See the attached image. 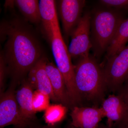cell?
I'll return each mask as SVG.
<instances>
[{
	"label": "cell",
	"mask_w": 128,
	"mask_h": 128,
	"mask_svg": "<svg viewBox=\"0 0 128 128\" xmlns=\"http://www.w3.org/2000/svg\"><path fill=\"white\" fill-rule=\"evenodd\" d=\"M22 14L32 23H38L41 21L39 1L36 0H16L14 1Z\"/></svg>",
	"instance_id": "2e32d148"
},
{
	"label": "cell",
	"mask_w": 128,
	"mask_h": 128,
	"mask_svg": "<svg viewBox=\"0 0 128 128\" xmlns=\"http://www.w3.org/2000/svg\"><path fill=\"white\" fill-rule=\"evenodd\" d=\"M30 124V121L22 116L13 91L9 90L2 94L0 102V128L12 125L25 128Z\"/></svg>",
	"instance_id": "52a82bcc"
},
{
	"label": "cell",
	"mask_w": 128,
	"mask_h": 128,
	"mask_svg": "<svg viewBox=\"0 0 128 128\" xmlns=\"http://www.w3.org/2000/svg\"><path fill=\"white\" fill-rule=\"evenodd\" d=\"M45 69L58 102L66 107H74V106L70 98L63 76L57 66L47 58Z\"/></svg>",
	"instance_id": "7c38bea8"
},
{
	"label": "cell",
	"mask_w": 128,
	"mask_h": 128,
	"mask_svg": "<svg viewBox=\"0 0 128 128\" xmlns=\"http://www.w3.org/2000/svg\"><path fill=\"white\" fill-rule=\"evenodd\" d=\"M118 11L102 10L96 12L91 19V38L96 56L106 52L115 32L124 20Z\"/></svg>",
	"instance_id": "3957f363"
},
{
	"label": "cell",
	"mask_w": 128,
	"mask_h": 128,
	"mask_svg": "<svg viewBox=\"0 0 128 128\" xmlns=\"http://www.w3.org/2000/svg\"><path fill=\"white\" fill-rule=\"evenodd\" d=\"M124 87L120 89L119 95L122 97L128 108V80Z\"/></svg>",
	"instance_id": "44dd1931"
},
{
	"label": "cell",
	"mask_w": 128,
	"mask_h": 128,
	"mask_svg": "<svg viewBox=\"0 0 128 128\" xmlns=\"http://www.w3.org/2000/svg\"><path fill=\"white\" fill-rule=\"evenodd\" d=\"M49 97L38 90L34 92L32 98V107L34 111L37 112L45 110L50 106Z\"/></svg>",
	"instance_id": "ac0fdd59"
},
{
	"label": "cell",
	"mask_w": 128,
	"mask_h": 128,
	"mask_svg": "<svg viewBox=\"0 0 128 128\" xmlns=\"http://www.w3.org/2000/svg\"><path fill=\"white\" fill-rule=\"evenodd\" d=\"M74 71L76 86L82 99L103 101L106 88L103 71L96 60L90 55L78 60Z\"/></svg>",
	"instance_id": "7a4b0ae2"
},
{
	"label": "cell",
	"mask_w": 128,
	"mask_h": 128,
	"mask_svg": "<svg viewBox=\"0 0 128 128\" xmlns=\"http://www.w3.org/2000/svg\"><path fill=\"white\" fill-rule=\"evenodd\" d=\"M106 60L102 68L106 89L116 92L128 80V44L119 53Z\"/></svg>",
	"instance_id": "5b68a950"
},
{
	"label": "cell",
	"mask_w": 128,
	"mask_h": 128,
	"mask_svg": "<svg viewBox=\"0 0 128 128\" xmlns=\"http://www.w3.org/2000/svg\"><path fill=\"white\" fill-rule=\"evenodd\" d=\"M1 30L2 38L7 40L2 54L12 75L20 78L42 58L41 48L30 30L19 22L4 24Z\"/></svg>",
	"instance_id": "6da1fadb"
},
{
	"label": "cell",
	"mask_w": 128,
	"mask_h": 128,
	"mask_svg": "<svg viewBox=\"0 0 128 128\" xmlns=\"http://www.w3.org/2000/svg\"><path fill=\"white\" fill-rule=\"evenodd\" d=\"M46 59L42 57L32 67L28 72V81L32 88H36L48 96L52 100L57 102L45 69Z\"/></svg>",
	"instance_id": "8fae6325"
},
{
	"label": "cell",
	"mask_w": 128,
	"mask_h": 128,
	"mask_svg": "<svg viewBox=\"0 0 128 128\" xmlns=\"http://www.w3.org/2000/svg\"><path fill=\"white\" fill-rule=\"evenodd\" d=\"M39 5L44 34L50 43L54 32L60 28L55 1L53 0H40Z\"/></svg>",
	"instance_id": "4fadbf2b"
},
{
	"label": "cell",
	"mask_w": 128,
	"mask_h": 128,
	"mask_svg": "<svg viewBox=\"0 0 128 128\" xmlns=\"http://www.w3.org/2000/svg\"><path fill=\"white\" fill-rule=\"evenodd\" d=\"M50 44L56 66L63 76L72 102L74 106L79 104L82 98L76 86L74 66L60 28L54 32Z\"/></svg>",
	"instance_id": "277c9868"
},
{
	"label": "cell",
	"mask_w": 128,
	"mask_h": 128,
	"mask_svg": "<svg viewBox=\"0 0 128 128\" xmlns=\"http://www.w3.org/2000/svg\"><path fill=\"white\" fill-rule=\"evenodd\" d=\"M99 2L107 7L128 10V0H101Z\"/></svg>",
	"instance_id": "d6986e66"
},
{
	"label": "cell",
	"mask_w": 128,
	"mask_h": 128,
	"mask_svg": "<svg viewBox=\"0 0 128 128\" xmlns=\"http://www.w3.org/2000/svg\"><path fill=\"white\" fill-rule=\"evenodd\" d=\"M32 88L28 81H25L16 94V100L22 116L30 121L34 119L36 113L32 107Z\"/></svg>",
	"instance_id": "5bb4252c"
},
{
	"label": "cell",
	"mask_w": 128,
	"mask_h": 128,
	"mask_svg": "<svg viewBox=\"0 0 128 128\" xmlns=\"http://www.w3.org/2000/svg\"><path fill=\"white\" fill-rule=\"evenodd\" d=\"M67 112V107L62 104L50 105L45 110L44 120L50 125L60 122L64 119Z\"/></svg>",
	"instance_id": "e0dca14e"
},
{
	"label": "cell",
	"mask_w": 128,
	"mask_h": 128,
	"mask_svg": "<svg viewBox=\"0 0 128 128\" xmlns=\"http://www.w3.org/2000/svg\"><path fill=\"white\" fill-rule=\"evenodd\" d=\"M58 3L63 30L68 38L71 36L81 19L86 2L84 0H60L58 1Z\"/></svg>",
	"instance_id": "ba28073f"
},
{
	"label": "cell",
	"mask_w": 128,
	"mask_h": 128,
	"mask_svg": "<svg viewBox=\"0 0 128 128\" xmlns=\"http://www.w3.org/2000/svg\"><path fill=\"white\" fill-rule=\"evenodd\" d=\"M128 42V18L124 19L118 26L106 52V59L119 53Z\"/></svg>",
	"instance_id": "9a60e30c"
},
{
	"label": "cell",
	"mask_w": 128,
	"mask_h": 128,
	"mask_svg": "<svg viewBox=\"0 0 128 128\" xmlns=\"http://www.w3.org/2000/svg\"><path fill=\"white\" fill-rule=\"evenodd\" d=\"M42 128H53V127H50V126H46V127H44Z\"/></svg>",
	"instance_id": "cb8c5ba5"
},
{
	"label": "cell",
	"mask_w": 128,
	"mask_h": 128,
	"mask_svg": "<svg viewBox=\"0 0 128 128\" xmlns=\"http://www.w3.org/2000/svg\"><path fill=\"white\" fill-rule=\"evenodd\" d=\"M124 128H128V124Z\"/></svg>",
	"instance_id": "d4e9b609"
},
{
	"label": "cell",
	"mask_w": 128,
	"mask_h": 128,
	"mask_svg": "<svg viewBox=\"0 0 128 128\" xmlns=\"http://www.w3.org/2000/svg\"><path fill=\"white\" fill-rule=\"evenodd\" d=\"M101 108L107 118L108 127L111 128L113 123L123 128L128 125V108L119 94L109 96L102 101Z\"/></svg>",
	"instance_id": "9c48e42d"
},
{
	"label": "cell",
	"mask_w": 128,
	"mask_h": 128,
	"mask_svg": "<svg viewBox=\"0 0 128 128\" xmlns=\"http://www.w3.org/2000/svg\"><path fill=\"white\" fill-rule=\"evenodd\" d=\"M5 62L3 56L2 54L0 56V92L2 91L4 86V81L5 73L6 69L5 66Z\"/></svg>",
	"instance_id": "ffe728a7"
},
{
	"label": "cell",
	"mask_w": 128,
	"mask_h": 128,
	"mask_svg": "<svg viewBox=\"0 0 128 128\" xmlns=\"http://www.w3.org/2000/svg\"><path fill=\"white\" fill-rule=\"evenodd\" d=\"M90 14L82 16L78 25L72 32L70 44L68 48L72 58L79 60L88 57L92 48L91 38V22Z\"/></svg>",
	"instance_id": "8992f818"
},
{
	"label": "cell",
	"mask_w": 128,
	"mask_h": 128,
	"mask_svg": "<svg viewBox=\"0 0 128 128\" xmlns=\"http://www.w3.org/2000/svg\"><path fill=\"white\" fill-rule=\"evenodd\" d=\"M99 128H111L110 127H108V125L106 126V125H104V124H100L99 125Z\"/></svg>",
	"instance_id": "7402d4cb"
},
{
	"label": "cell",
	"mask_w": 128,
	"mask_h": 128,
	"mask_svg": "<svg viewBox=\"0 0 128 128\" xmlns=\"http://www.w3.org/2000/svg\"><path fill=\"white\" fill-rule=\"evenodd\" d=\"M67 128H76V127H74V126H72V125L71 124H70V126H69Z\"/></svg>",
	"instance_id": "603a6c76"
},
{
	"label": "cell",
	"mask_w": 128,
	"mask_h": 128,
	"mask_svg": "<svg viewBox=\"0 0 128 128\" xmlns=\"http://www.w3.org/2000/svg\"><path fill=\"white\" fill-rule=\"evenodd\" d=\"M71 124L78 128H99L104 118L101 108L75 106L70 114Z\"/></svg>",
	"instance_id": "30bf717a"
}]
</instances>
